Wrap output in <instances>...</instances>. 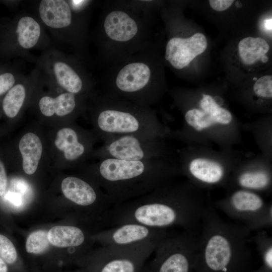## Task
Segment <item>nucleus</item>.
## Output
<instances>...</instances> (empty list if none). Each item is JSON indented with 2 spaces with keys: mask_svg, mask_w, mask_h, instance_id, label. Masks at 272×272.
<instances>
[{
  "mask_svg": "<svg viewBox=\"0 0 272 272\" xmlns=\"http://www.w3.org/2000/svg\"><path fill=\"white\" fill-rule=\"evenodd\" d=\"M26 95L25 86L20 83L15 84L5 96L2 107L7 116L14 118L17 116L22 108Z\"/></svg>",
  "mask_w": 272,
  "mask_h": 272,
  "instance_id": "obj_24",
  "label": "nucleus"
},
{
  "mask_svg": "<svg viewBox=\"0 0 272 272\" xmlns=\"http://www.w3.org/2000/svg\"><path fill=\"white\" fill-rule=\"evenodd\" d=\"M17 188L18 191H8L3 195L9 203L16 209H21L24 206L23 194L26 193Z\"/></svg>",
  "mask_w": 272,
  "mask_h": 272,
  "instance_id": "obj_30",
  "label": "nucleus"
},
{
  "mask_svg": "<svg viewBox=\"0 0 272 272\" xmlns=\"http://www.w3.org/2000/svg\"><path fill=\"white\" fill-rule=\"evenodd\" d=\"M236 182L241 189L252 191L266 190L270 186L271 176L264 170L246 171L237 176Z\"/></svg>",
  "mask_w": 272,
  "mask_h": 272,
  "instance_id": "obj_23",
  "label": "nucleus"
},
{
  "mask_svg": "<svg viewBox=\"0 0 272 272\" xmlns=\"http://www.w3.org/2000/svg\"><path fill=\"white\" fill-rule=\"evenodd\" d=\"M161 66L154 46L110 65L103 94L150 107L162 92Z\"/></svg>",
  "mask_w": 272,
  "mask_h": 272,
  "instance_id": "obj_5",
  "label": "nucleus"
},
{
  "mask_svg": "<svg viewBox=\"0 0 272 272\" xmlns=\"http://www.w3.org/2000/svg\"><path fill=\"white\" fill-rule=\"evenodd\" d=\"M189 175L201 184H219L225 178L224 167L219 163L206 158H197L191 160L188 166Z\"/></svg>",
  "mask_w": 272,
  "mask_h": 272,
  "instance_id": "obj_16",
  "label": "nucleus"
},
{
  "mask_svg": "<svg viewBox=\"0 0 272 272\" xmlns=\"http://www.w3.org/2000/svg\"><path fill=\"white\" fill-rule=\"evenodd\" d=\"M169 233L157 244L153 258L142 272H194L199 230Z\"/></svg>",
  "mask_w": 272,
  "mask_h": 272,
  "instance_id": "obj_7",
  "label": "nucleus"
},
{
  "mask_svg": "<svg viewBox=\"0 0 272 272\" xmlns=\"http://www.w3.org/2000/svg\"><path fill=\"white\" fill-rule=\"evenodd\" d=\"M250 242L254 243L261 258V267L268 272H272V237L263 230H259Z\"/></svg>",
  "mask_w": 272,
  "mask_h": 272,
  "instance_id": "obj_25",
  "label": "nucleus"
},
{
  "mask_svg": "<svg viewBox=\"0 0 272 272\" xmlns=\"http://www.w3.org/2000/svg\"><path fill=\"white\" fill-rule=\"evenodd\" d=\"M70 4L64 0H43L39 6L40 17L47 26L65 28L76 23Z\"/></svg>",
  "mask_w": 272,
  "mask_h": 272,
  "instance_id": "obj_14",
  "label": "nucleus"
},
{
  "mask_svg": "<svg viewBox=\"0 0 272 272\" xmlns=\"http://www.w3.org/2000/svg\"><path fill=\"white\" fill-rule=\"evenodd\" d=\"M52 69L57 83L67 92L78 95L89 88L88 78L80 67L57 61Z\"/></svg>",
  "mask_w": 272,
  "mask_h": 272,
  "instance_id": "obj_15",
  "label": "nucleus"
},
{
  "mask_svg": "<svg viewBox=\"0 0 272 272\" xmlns=\"http://www.w3.org/2000/svg\"><path fill=\"white\" fill-rule=\"evenodd\" d=\"M16 82L14 74L9 71L0 70V95L7 93Z\"/></svg>",
  "mask_w": 272,
  "mask_h": 272,
  "instance_id": "obj_29",
  "label": "nucleus"
},
{
  "mask_svg": "<svg viewBox=\"0 0 272 272\" xmlns=\"http://www.w3.org/2000/svg\"><path fill=\"white\" fill-rule=\"evenodd\" d=\"M8 186V179L5 166L0 161V197L6 193Z\"/></svg>",
  "mask_w": 272,
  "mask_h": 272,
  "instance_id": "obj_32",
  "label": "nucleus"
},
{
  "mask_svg": "<svg viewBox=\"0 0 272 272\" xmlns=\"http://www.w3.org/2000/svg\"><path fill=\"white\" fill-rule=\"evenodd\" d=\"M7 263L0 257V272H8Z\"/></svg>",
  "mask_w": 272,
  "mask_h": 272,
  "instance_id": "obj_34",
  "label": "nucleus"
},
{
  "mask_svg": "<svg viewBox=\"0 0 272 272\" xmlns=\"http://www.w3.org/2000/svg\"><path fill=\"white\" fill-rule=\"evenodd\" d=\"M228 217L243 224L251 231L272 226V205L258 193L239 189L213 205Z\"/></svg>",
  "mask_w": 272,
  "mask_h": 272,
  "instance_id": "obj_8",
  "label": "nucleus"
},
{
  "mask_svg": "<svg viewBox=\"0 0 272 272\" xmlns=\"http://www.w3.org/2000/svg\"><path fill=\"white\" fill-rule=\"evenodd\" d=\"M269 45L263 38L247 37L238 43L240 59L245 65H253L259 61L266 62Z\"/></svg>",
  "mask_w": 272,
  "mask_h": 272,
  "instance_id": "obj_18",
  "label": "nucleus"
},
{
  "mask_svg": "<svg viewBox=\"0 0 272 272\" xmlns=\"http://www.w3.org/2000/svg\"><path fill=\"white\" fill-rule=\"evenodd\" d=\"M194 272H247L253 262L251 231L226 221L213 207L206 208L199 225Z\"/></svg>",
  "mask_w": 272,
  "mask_h": 272,
  "instance_id": "obj_3",
  "label": "nucleus"
},
{
  "mask_svg": "<svg viewBox=\"0 0 272 272\" xmlns=\"http://www.w3.org/2000/svg\"><path fill=\"white\" fill-rule=\"evenodd\" d=\"M153 1H114L106 3L96 32L100 55L108 66L154 46Z\"/></svg>",
  "mask_w": 272,
  "mask_h": 272,
  "instance_id": "obj_2",
  "label": "nucleus"
},
{
  "mask_svg": "<svg viewBox=\"0 0 272 272\" xmlns=\"http://www.w3.org/2000/svg\"><path fill=\"white\" fill-rule=\"evenodd\" d=\"M159 138L137 134L114 137L104 141L97 155L101 159L141 161L159 159L165 151Z\"/></svg>",
  "mask_w": 272,
  "mask_h": 272,
  "instance_id": "obj_10",
  "label": "nucleus"
},
{
  "mask_svg": "<svg viewBox=\"0 0 272 272\" xmlns=\"http://www.w3.org/2000/svg\"><path fill=\"white\" fill-rule=\"evenodd\" d=\"M200 109L186 111L184 119L189 126L201 131L214 124L228 125L232 120L231 112L220 107L211 95L203 94L199 101Z\"/></svg>",
  "mask_w": 272,
  "mask_h": 272,
  "instance_id": "obj_13",
  "label": "nucleus"
},
{
  "mask_svg": "<svg viewBox=\"0 0 272 272\" xmlns=\"http://www.w3.org/2000/svg\"><path fill=\"white\" fill-rule=\"evenodd\" d=\"M79 133L71 127H64L58 131L54 141L56 147L63 152L65 159L75 161L84 156L87 145L81 141Z\"/></svg>",
  "mask_w": 272,
  "mask_h": 272,
  "instance_id": "obj_17",
  "label": "nucleus"
},
{
  "mask_svg": "<svg viewBox=\"0 0 272 272\" xmlns=\"http://www.w3.org/2000/svg\"><path fill=\"white\" fill-rule=\"evenodd\" d=\"M19 148L23 159V168L28 175L34 174L38 167L42 153V145L35 134L28 132L21 139Z\"/></svg>",
  "mask_w": 272,
  "mask_h": 272,
  "instance_id": "obj_19",
  "label": "nucleus"
},
{
  "mask_svg": "<svg viewBox=\"0 0 272 272\" xmlns=\"http://www.w3.org/2000/svg\"><path fill=\"white\" fill-rule=\"evenodd\" d=\"M176 169L160 159H101L94 167L97 184L113 206L138 198L168 183Z\"/></svg>",
  "mask_w": 272,
  "mask_h": 272,
  "instance_id": "obj_4",
  "label": "nucleus"
},
{
  "mask_svg": "<svg viewBox=\"0 0 272 272\" xmlns=\"http://www.w3.org/2000/svg\"><path fill=\"white\" fill-rule=\"evenodd\" d=\"M158 243L104 247L86 261L88 272H142Z\"/></svg>",
  "mask_w": 272,
  "mask_h": 272,
  "instance_id": "obj_9",
  "label": "nucleus"
},
{
  "mask_svg": "<svg viewBox=\"0 0 272 272\" xmlns=\"http://www.w3.org/2000/svg\"><path fill=\"white\" fill-rule=\"evenodd\" d=\"M264 27L265 30L271 33L272 30V19L270 18L266 19L264 22Z\"/></svg>",
  "mask_w": 272,
  "mask_h": 272,
  "instance_id": "obj_33",
  "label": "nucleus"
},
{
  "mask_svg": "<svg viewBox=\"0 0 272 272\" xmlns=\"http://www.w3.org/2000/svg\"><path fill=\"white\" fill-rule=\"evenodd\" d=\"M94 123L103 141L129 134L160 137L164 131L150 107L102 94L95 98Z\"/></svg>",
  "mask_w": 272,
  "mask_h": 272,
  "instance_id": "obj_6",
  "label": "nucleus"
},
{
  "mask_svg": "<svg viewBox=\"0 0 272 272\" xmlns=\"http://www.w3.org/2000/svg\"><path fill=\"white\" fill-rule=\"evenodd\" d=\"M14 30L12 37L15 36L17 44L26 49L34 47L41 35L39 23L30 16L21 17L18 21Z\"/></svg>",
  "mask_w": 272,
  "mask_h": 272,
  "instance_id": "obj_22",
  "label": "nucleus"
},
{
  "mask_svg": "<svg viewBox=\"0 0 272 272\" xmlns=\"http://www.w3.org/2000/svg\"><path fill=\"white\" fill-rule=\"evenodd\" d=\"M254 93L261 98H271L272 97V76L265 75L258 79L255 82Z\"/></svg>",
  "mask_w": 272,
  "mask_h": 272,
  "instance_id": "obj_28",
  "label": "nucleus"
},
{
  "mask_svg": "<svg viewBox=\"0 0 272 272\" xmlns=\"http://www.w3.org/2000/svg\"><path fill=\"white\" fill-rule=\"evenodd\" d=\"M50 244L57 247L79 248L84 244L86 236L82 229L74 226H56L47 232Z\"/></svg>",
  "mask_w": 272,
  "mask_h": 272,
  "instance_id": "obj_21",
  "label": "nucleus"
},
{
  "mask_svg": "<svg viewBox=\"0 0 272 272\" xmlns=\"http://www.w3.org/2000/svg\"><path fill=\"white\" fill-rule=\"evenodd\" d=\"M0 257L7 264L16 262L18 254L16 248L7 237L0 234Z\"/></svg>",
  "mask_w": 272,
  "mask_h": 272,
  "instance_id": "obj_27",
  "label": "nucleus"
},
{
  "mask_svg": "<svg viewBox=\"0 0 272 272\" xmlns=\"http://www.w3.org/2000/svg\"><path fill=\"white\" fill-rule=\"evenodd\" d=\"M168 232L167 229L128 223L107 228L94 238L104 247H123L147 242L157 243Z\"/></svg>",
  "mask_w": 272,
  "mask_h": 272,
  "instance_id": "obj_11",
  "label": "nucleus"
},
{
  "mask_svg": "<svg viewBox=\"0 0 272 272\" xmlns=\"http://www.w3.org/2000/svg\"><path fill=\"white\" fill-rule=\"evenodd\" d=\"M247 272H268L264 270L263 268H262L261 266L257 269L252 270V271H248Z\"/></svg>",
  "mask_w": 272,
  "mask_h": 272,
  "instance_id": "obj_35",
  "label": "nucleus"
},
{
  "mask_svg": "<svg viewBox=\"0 0 272 272\" xmlns=\"http://www.w3.org/2000/svg\"><path fill=\"white\" fill-rule=\"evenodd\" d=\"M207 45V38L201 33H195L187 38L173 36L166 44L164 58L174 69L182 70L202 53Z\"/></svg>",
  "mask_w": 272,
  "mask_h": 272,
  "instance_id": "obj_12",
  "label": "nucleus"
},
{
  "mask_svg": "<svg viewBox=\"0 0 272 272\" xmlns=\"http://www.w3.org/2000/svg\"><path fill=\"white\" fill-rule=\"evenodd\" d=\"M207 206L189 186L169 181L148 193L113 206L102 224L107 228L134 223L157 229L196 230Z\"/></svg>",
  "mask_w": 272,
  "mask_h": 272,
  "instance_id": "obj_1",
  "label": "nucleus"
},
{
  "mask_svg": "<svg viewBox=\"0 0 272 272\" xmlns=\"http://www.w3.org/2000/svg\"><path fill=\"white\" fill-rule=\"evenodd\" d=\"M47 232L45 230H37L31 233L26 240V251L34 254L46 252L50 245Z\"/></svg>",
  "mask_w": 272,
  "mask_h": 272,
  "instance_id": "obj_26",
  "label": "nucleus"
},
{
  "mask_svg": "<svg viewBox=\"0 0 272 272\" xmlns=\"http://www.w3.org/2000/svg\"><path fill=\"white\" fill-rule=\"evenodd\" d=\"M78 104L76 95L66 92L55 98L42 97L39 102V107L44 116L50 117L55 114L64 116L75 111Z\"/></svg>",
  "mask_w": 272,
  "mask_h": 272,
  "instance_id": "obj_20",
  "label": "nucleus"
},
{
  "mask_svg": "<svg viewBox=\"0 0 272 272\" xmlns=\"http://www.w3.org/2000/svg\"><path fill=\"white\" fill-rule=\"evenodd\" d=\"M233 2V0H210L209 4L214 10L222 12L229 9Z\"/></svg>",
  "mask_w": 272,
  "mask_h": 272,
  "instance_id": "obj_31",
  "label": "nucleus"
}]
</instances>
